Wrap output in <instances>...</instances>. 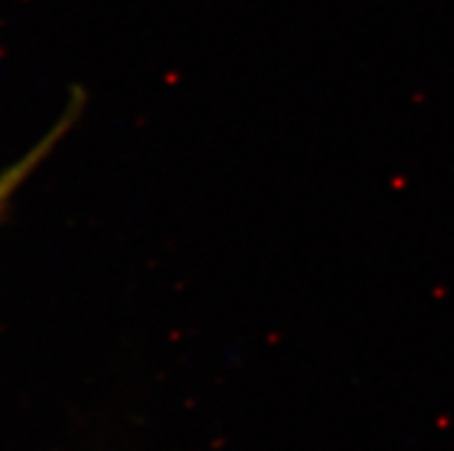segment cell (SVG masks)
<instances>
[{"label":"cell","mask_w":454,"mask_h":451,"mask_svg":"<svg viewBox=\"0 0 454 451\" xmlns=\"http://www.w3.org/2000/svg\"><path fill=\"white\" fill-rule=\"evenodd\" d=\"M81 109H83V99H72L67 109H65V113L56 121V125H53L51 129L28 150V152L23 154V157H19L14 164L7 166L5 171L0 173V214H3V210H5L7 203L12 200V196L17 194L19 189L23 187V183L40 168L42 161L53 152V148H56L60 141H63L65 134L76 125Z\"/></svg>","instance_id":"obj_1"}]
</instances>
